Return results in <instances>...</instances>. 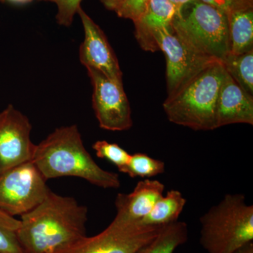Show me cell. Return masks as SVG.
Masks as SVG:
<instances>
[{
	"instance_id": "obj_1",
	"label": "cell",
	"mask_w": 253,
	"mask_h": 253,
	"mask_svg": "<svg viewBox=\"0 0 253 253\" xmlns=\"http://www.w3.org/2000/svg\"><path fill=\"white\" fill-rule=\"evenodd\" d=\"M88 209L50 190L45 199L21 216L18 238L25 253H62L86 236Z\"/></svg>"
},
{
	"instance_id": "obj_2",
	"label": "cell",
	"mask_w": 253,
	"mask_h": 253,
	"mask_svg": "<svg viewBox=\"0 0 253 253\" xmlns=\"http://www.w3.org/2000/svg\"><path fill=\"white\" fill-rule=\"evenodd\" d=\"M32 161L46 181L74 176L102 189L121 187L118 174L99 167L86 151L76 125L57 128L36 145Z\"/></svg>"
},
{
	"instance_id": "obj_3",
	"label": "cell",
	"mask_w": 253,
	"mask_h": 253,
	"mask_svg": "<svg viewBox=\"0 0 253 253\" xmlns=\"http://www.w3.org/2000/svg\"><path fill=\"white\" fill-rule=\"evenodd\" d=\"M224 74L222 62L214 61L168 96L163 103L168 119L194 130L217 129L216 110Z\"/></svg>"
},
{
	"instance_id": "obj_4",
	"label": "cell",
	"mask_w": 253,
	"mask_h": 253,
	"mask_svg": "<svg viewBox=\"0 0 253 253\" xmlns=\"http://www.w3.org/2000/svg\"><path fill=\"white\" fill-rule=\"evenodd\" d=\"M208 253H236L253 241V206L242 194H226L200 218Z\"/></svg>"
},
{
	"instance_id": "obj_5",
	"label": "cell",
	"mask_w": 253,
	"mask_h": 253,
	"mask_svg": "<svg viewBox=\"0 0 253 253\" xmlns=\"http://www.w3.org/2000/svg\"><path fill=\"white\" fill-rule=\"evenodd\" d=\"M173 31L195 51L222 61L229 54L227 14L199 0L184 6L173 19Z\"/></svg>"
},
{
	"instance_id": "obj_6",
	"label": "cell",
	"mask_w": 253,
	"mask_h": 253,
	"mask_svg": "<svg viewBox=\"0 0 253 253\" xmlns=\"http://www.w3.org/2000/svg\"><path fill=\"white\" fill-rule=\"evenodd\" d=\"M33 161L0 174V209L10 215L22 216L45 199L50 189Z\"/></svg>"
},
{
	"instance_id": "obj_7",
	"label": "cell",
	"mask_w": 253,
	"mask_h": 253,
	"mask_svg": "<svg viewBox=\"0 0 253 253\" xmlns=\"http://www.w3.org/2000/svg\"><path fill=\"white\" fill-rule=\"evenodd\" d=\"M163 226L144 225L115 217L99 234L85 236L62 253H134L154 239Z\"/></svg>"
},
{
	"instance_id": "obj_8",
	"label": "cell",
	"mask_w": 253,
	"mask_h": 253,
	"mask_svg": "<svg viewBox=\"0 0 253 253\" xmlns=\"http://www.w3.org/2000/svg\"><path fill=\"white\" fill-rule=\"evenodd\" d=\"M86 68L93 86V109L100 127L113 131L130 129V105L123 83L110 79L94 68Z\"/></svg>"
},
{
	"instance_id": "obj_9",
	"label": "cell",
	"mask_w": 253,
	"mask_h": 253,
	"mask_svg": "<svg viewBox=\"0 0 253 253\" xmlns=\"http://www.w3.org/2000/svg\"><path fill=\"white\" fill-rule=\"evenodd\" d=\"M154 39L158 50L166 55L168 96L177 91L208 65L217 61L195 51L172 28L156 31Z\"/></svg>"
},
{
	"instance_id": "obj_10",
	"label": "cell",
	"mask_w": 253,
	"mask_h": 253,
	"mask_svg": "<svg viewBox=\"0 0 253 253\" xmlns=\"http://www.w3.org/2000/svg\"><path fill=\"white\" fill-rule=\"evenodd\" d=\"M29 119L12 105L0 112V174L33 159Z\"/></svg>"
},
{
	"instance_id": "obj_11",
	"label": "cell",
	"mask_w": 253,
	"mask_h": 253,
	"mask_svg": "<svg viewBox=\"0 0 253 253\" xmlns=\"http://www.w3.org/2000/svg\"><path fill=\"white\" fill-rule=\"evenodd\" d=\"M78 14L84 29V38L80 46V61L85 68H92L106 77L123 83V73L117 57L104 32L81 7Z\"/></svg>"
},
{
	"instance_id": "obj_12",
	"label": "cell",
	"mask_w": 253,
	"mask_h": 253,
	"mask_svg": "<svg viewBox=\"0 0 253 253\" xmlns=\"http://www.w3.org/2000/svg\"><path fill=\"white\" fill-rule=\"evenodd\" d=\"M253 125V96L239 85L225 71L216 110L217 128L229 125Z\"/></svg>"
},
{
	"instance_id": "obj_13",
	"label": "cell",
	"mask_w": 253,
	"mask_h": 253,
	"mask_svg": "<svg viewBox=\"0 0 253 253\" xmlns=\"http://www.w3.org/2000/svg\"><path fill=\"white\" fill-rule=\"evenodd\" d=\"M165 185L161 181L146 179L136 184L132 192L118 194L115 201L116 217L128 222L140 223L154 204L163 196Z\"/></svg>"
},
{
	"instance_id": "obj_14",
	"label": "cell",
	"mask_w": 253,
	"mask_h": 253,
	"mask_svg": "<svg viewBox=\"0 0 253 253\" xmlns=\"http://www.w3.org/2000/svg\"><path fill=\"white\" fill-rule=\"evenodd\" d=\"M179 10L168 0H151L144 14L134 22L138 42L146 51L158 49L154 39L156 31L169 29L173 19Z\"/></svg>"
},
{
	"instance_id": "obj_15",
	"label": "cell",
	"mask_w": 253,
	"mask_h": 253,
	"mask_svg": "<svg viewBox=\"0 0 253 253\" xmlns=\"http://www.w3.org/2000/svg\"><path fill=\"white\" fill-rule=\"evenodd\" d=\"M229 54L248 52L253 46V8L227 14Z\"/></svg>"
},
{
	"instance_id": "obj_16",
	"label": "cell",
	"mask_w": 253,
	"mask_h": 253,
	"mask_svg": "<svg viewBox=\"0 0 253 253\" xmlns=\"http://www.w3.org/2000/svg\"><path fill=\"white\" fill-rule=\"evenodd\" d=\"M186 200L178 190H169L156 201L151 212L141 219V224L163 226L178 221L185 207Z\"/></svg>"
},
{
	"instance_id": "obj_17",
	"label": "cell",
	"mask_w": 253,
	"mask_h": 253,
	"mask_svg": "<svg viewBox=\"0 0 253 253\" xmlns=\"http://www.w3.org/2000/svg\"><path fill=\"white\" fill-rule=\"evenodd\" d=\"M189 238L187 224L176 221L163 226L154 239L141 246L134 253H173Z\"/></svg>"
},
{
	"instance_id": "obj_18",
	"label": "cell",
	"mask_w": 253,
	"mask_h": 253,
	"mask_svg": "<svg viewBox=\"0 0 253 253\" xmlns=\"http://www.w3.org/2000/svg\"><path fill=\"white\" fill-rule=\"evenodd\" d=\"M228 74L250 95L253 94V49L240 55L228 54L222 61Z\"/></svg>"
},
{
	"instance_id": "obj_19",
	"label": "cell",
	"mask_w": 253,
	"mask_h": 253,
	"mask_svg": "<svg viewBox=\"0 0 253 253\" xmlns=\"http://www.w3.org/2000/svg\"><path fill=\"white\" fill-rule=\"evenodd\" d=\"M21 221L0 209V253H25L18 238Z\"/></svg>"
},
{
	"instance_id": "obj_20",
	"label": "cell",
	"mask_w": 253,
	"mask_h": 253,
	"mask_svg": "<svg viewBox=\"0 0 253 253\" xmlns=\"http://www.w3.org/2000/svg\"><path fill=\"white\" fill-rule=\"evenodd\" d=\"M165 171L166 164L163 161L145 154L136 153L131 155L130 161L122 173L131 178H150L163 174Z\"/></svg>"
},
{
	"instance_id": "obj_21",
	"label": "cell",
	"mask_w": 253,
	"mask_h": 253,
	"mask_svg": "<svg viewBox=\"0 0 253 253\" xmlns=\"http://www.w3.org/2000/svg\"><path fill=\"white\" fill-rule=\"evenodd\" d=\"M92 149L98 158L106 160L115 165L121 172H123L130 161L131 155L115 143L105 140L96 141L92 145Z\"/></svg>"
},
{
	"instance_id": "obj_22",
	"label": "cell",
	"mask_w": 253,
	"mask_h": 253,
	"mask_svg": "<svg viewBox=\"0 0 253 253\" xmlns=\"http://www.w3.org/2000/svg\"><path fill=\"white\" fill-rule=\"evenodd\" d=\"M50 1L56 4L57 8L56 21L59 25L69 27L72 24L75 15L78 14V9L81 7L83 0H40Z\"/></svg>"
},
{
	"instance_id": "obj_23",
	"label": "cell",
	"mask_w": 253,
	"mask_h": 253,
	"mask_svg": "<svg viewBox=\"0 0 253 253\" xmlns=\"http://www.w3.org/2000/svg\"><path fill=\"white\" fill-rule=\"evenodd\" d=\"M151 0H123L116 11L119 17L130 19L135 22L144 14Z\"/></svg>"
},
{
	"instance_id": "obj_24",
	"label": "cell",
	"mask_w": 253,
	"mask_h": 253,
	"mask_svg": "<svg viewBox=\"0 0 253 253\" xmlns=\"http://www.w3.org/2000/svg\"><path fill=\"white\" fill-rule=\"evenodd\" d=\"M199 1L220 9L226 14L233 11L253 8V0H199Z\"/></svg>"
},
{
	"instance_id": "obj_25",
	"label": "cell",
	"mask_w": 253,
	"mask_h": 253,
	"mask_svg": "<svg viewBox=\"0 0 253 253\" xmlns=\"http://www.w3.org/2000/svg\"><path fill=\"white\" fill-rule=\"evenodd\" d=\"M106 9L111 11H117L123 0H100Z\"/></svg>"
},
{
	"instance_id": "obj_26",
	"label": "cell",
	"mask_w": 253,
	"mask_h": 253,
	"mask_svg": "<svg viewBox=\"0 0 253 253\" xmlns=\"http://www.w3.org/2000/svg\"><path fill=\"white\" fill-rule=\"evenodd\" d=\"M172 3L174 6L177 8L178 9L180 10L184 7L186 5L190 4V3L193 2L195 0H168Z\"/></svg>"
},
{
	"instance_id": "obj_27",
	"label": "cell",
	"mask_w": 253,
	"mask_h": 253,
	"mask_svg": "<svg viewBox=\"0 0 253 253\" xmlns=\"http://www.w3.org/2000/svg\"><path fill=\"white\" fill-rule=\"evenodd\" d=\"M34 0H0L1 2L10 3L14 4H26L32 2Z\"/></svg>"
},
{
	"instance_id": "obj_28",
	"label": "cell",
	"mask_w": 253,
	"mask_h": 253,
	"mask_svg": "<svg viewBox=\"0 0 253 253\" xmlns=\"http://www.w3.org/2000/svg\"><path fill=\"white\" fill-rule=\"evenodd\" d=\"M236 253H253V243L246 245Z\"/></svg>"
}]
</instances>
